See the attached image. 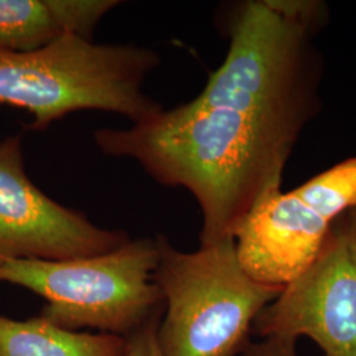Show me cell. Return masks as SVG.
I'll return each instance as SVG.
<instances>
[{"mask_svg":"<svg viewBox=\"0 0 356 356\" xmlns=\"http://www.w3.org/2000/svg\"><path fill=\"white\" fill-rule=\"evenodd\" d=\"M318 8L244 3L231 17L225 61L194 99L131 128L94 131L103 154L135 160L159 184L191 193L202 213L201 245L232 238L259 197L281 188L317 111Z\"/></svg>","mask_w":356,"mask_h":356,"instance_id":"obj_1","label":"cell"},{"mask_svg":"<svg viewBox=\"0 0 356 356\" xmlns=\"http://www.w3.org/2000/svg\"><path fill=\"white\" fill-rule=\"evenodd\" d=\"M293 193L332 225L337 218L356 209V156L309 179Z\"/></svg>","mask_w":356,"mask_h":356,"instance_id":"obj_10","label":"cell"},{"mask_svg":"<svg viewBox=\"0 0 356 356\" xmlns=\"http://www.w3.org/2000/svg\"><path fill=\"white\" fill-rule=\"evenodd\" d=\"M296 343L292 338H263L247 344L241 356H298Z\"/></svg>","mask_w":356,"mask_h":356,"instance_id":"obj_12","label":"cell"},{"mask_svg":"<svg viewBox=\"0 0 356 356\" xmlns=\"http://www.w3.org/2000/svg\"><path fill=\"white\" fill-rule=\"evenodd\" d=\"M154 282L164 298L157 342L164 356H238L250 343L254 319L282 288L251 279L234 238L182 252L157 236Z\"/></svg>","mask_w":356,"mask_h":356,"instance_id":"obj_3","label":"cell"},{"mask_svg":"<svg viewBox=\"0 0 356 356\" xmlns=\"http://www.w3.org/2000/svg\"><path fill=\"white\" fill-rule=\"evenodd\" d=\"M161 321L153 319L127 337L126 350L122 356H164L157 342V327Z\"/></svg>","mask_w":356,"mask_h":356,"instance_id":"obj_11","label":"cell"},{"mask_svg":"<svg viewBox=\"0 0 356 356\" xmlns=\"http://www.w3.org/2000/svg\"><path fill=\"white\" fill-rule=\"evenodd\" d=\"M157 238L129 239L107 254L70 260H1L0 281L47 300L40 317L66 330L95 329L131 335L163 317L154 282Z\"/></svg>","mask_w":356,"mask_h":356,"instance_id":"obj_4","label":"cell"},{"mask_svg":"<svg viewBox=\"0 0 356 356\" xmlns=\"http://www.w3.org/2000/svg\"><path fill=\"white\" fill-rule=\"evenodd\" d=\"M347 242L353 247L356 254V209H353L347 213V218L344 219L343 226L339 227Z\"/></svg>","mask_w":356,"mask_h":356,"instance_id":"obj_13","label":"cell"},{"mask_svg":"<svg viewBox=\"0 0 356 356\" xmlns=\"http://www.w3.org/2000/svg\"><path fill=\"white\" fill-rule=\"evenodd\" d=\"M332 225L293 191L263 193L232 232L238 260L254 281L284 288L321 254Z\"/></svg>","mask_w":356,"mask_h":356,"instance_id":"obj_7","label":"cell"},{"mask_svg":"<svg viewBox=\"0 0 356 356\" xmlns=\"http://www.w3.org/2000/svg\"><path fill=\"white\" fill-rule=\"evenodd\" d=\"M119 0H0V49L31 51L76 35L92 40Z\"/></svg>","mask_w":356,"mask_h":356,"instance_id":"obj_8","label":"cell"},{"mask_svg":"<svg viewBox=\"0 0 356 356\" xmlns=\"http://www.w3.org/2000/svg\"><path fill=\"white\" fill-rule=\"evenodd\" d=\"M160 56L132 44H95L67 35L31 51L0 49V104L32 116L45 131L78 111L123 115L138 124L164 108L143 89Z\"/></svg>","mask_w":356,"mask_h":356,"instance_id":"obj_2","label":"cell"},{"mask_svg":"<svg viewBox=\"0 0 356 356\" xmlns=\"http://www.w3.org/2000/svg\"><path fill=\"white\" fill-rule=\"evenodd\" d=\"M260 339L307 337L326 356H356V254L331 229L316 261L256 317Z\"/></svg>","mask_w":356,"mask_h":356,"instance_id":"obj_6","label":"cell"},{"mask_svg":"<svg viewBox=\"0 0 356 356\" xmlns=\"http://www.w3.org/2000/svg\"><path fill=\"white\" fill-rule=\"evenodd\" d=\"M38 189L24 169L22 135L0 141V261L70 260L115 251L129 241Z\"/></svg>","mask_w":356,"mask_h":356,"instance_id":"obj_5","label":"cell"},{"mask_svg":"<svg viewBox=\"0 0 356 356\" xmlns=\"http://www.w3.org/2000/svg\"><path fill=\"white\" fill-rule=\"evenodd\" d=\"M126 343V337L66 330L40 316H0V356H122Z\"/></svg>","mask_w":356,"mask_h":356,"instance_id":"obj_9","label":"cell"}]
</instances>
